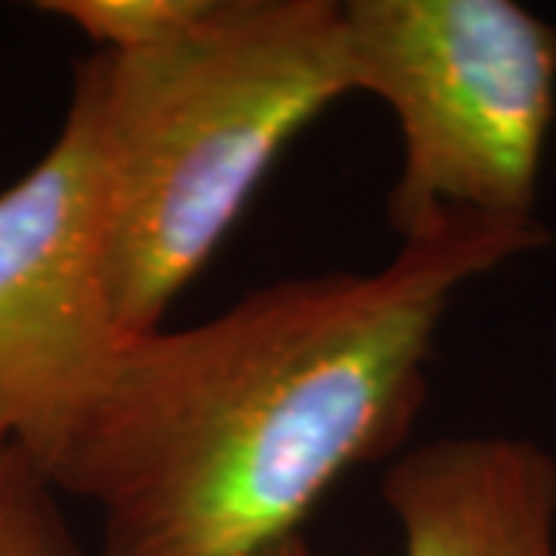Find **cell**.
Returning <instances> with one entry per match:
<instances>
[{
    "mask_svg": "<svg viewBox=\"0 0 556 556\" xmlns=\"http://www.w3.org/2000/svg\"><path fill=\"white\" fill-rule=\"evenodd\" d=\"M353 93L390 105L399 239L445 217L538 219L556 28L517 0H346Z\"/></svg>",
    "mask_w": 556,
    "mask_h": 556,
    "instance_id": "cell-3",
    "label": "cell"
},
{
    "mask_svg": "<svg viewBox=\"0 0 556 556\" xmlns=\"http://www.w3.org/2000/svg\"><path fill=\"white\" fill-rule=\"evenodd\" d=\"M402 556H556V457L507 433L442 437L383 477Z\"/></svg>",
    "mask_w": 556,
    "mask_h": 556,
    "instance_id": "cell-5",
    "label": "cell"
},
{
    "mask_svg": "<svg viewBox=\"0 0 556 556\" xmlns=\"http://www.w3.org/2000/svg\"><path fill=\"white\" fill-rule=\"evenodd\" d=\"M102 239L100 137L72 87L53 146L0 189V452H20L47 479L130 340Z\"/></svg>",
    "mask_w": 556,
    "mask_h": 556,
    "instance_id": "cell-4",
    "label": "cell"
},
{
    "mask_svg": "<svg viewBox=\"0 0 556 556\" xmlns=\"http://www.w3.org/2000/svg\"><path fill=\"white\" fill-rule=\"evenodd\" d=\"M248 556H331V554H321L316 544L303 535V532H294V535L281 538V541H273V544H266V547H260V551H254V554H248Z\"/></svg>",
    "mask_w": 556,
    "mask_h": 556,
    "instance_id": "cell-8",
    "label": "cell"
},
{
    "mask_svg": "<svg viewBox=\"0 0 556 556\" xmlns=\"http://www.w3.org/2000/svg\"><path fill=\"white\" fill-rule=\"evenodd\" d=\"M0 556H84L50 479L20 452H0Z\"/></svg>",
    "mask_w": 556,
    "mask_h": 556,
    "instance_id": "cell-6",
    "label": "cell"
},
{
    "mask_svg": "<svg viewBox=\"0 0 556 556\" xmlns=\"http://www.w3.org/2000/svg\"><path fill=\"white\" fill-rule=\"evenodd\" d=\"M102 155L105 285L121 331H159L281 149L353 93L343 3L207 0L177 38L75 65Z\"/></svg>",
    "mask_w": 556,
    "mask_h": 556,
    "instance_id": "cell-2",
    "label": "cell"
},
{
    "mask_svg": "<svg viewBox=\"0 0 556 556\" xmlns=\"http://www.w3.org/2000/svg\"><path fill=\"white\" fill-rule=\"evenodd\" d=\"M207 0H43L40 13L75 25L105 53H137L177 38Z\"/></svg>",
    "mask_w": 556,
    "mask_h": 556,
    "instance_id": "cell-7",
    "label": "cell"
},
{
    "mask_svg": "<svg viewBox=\"0 0 556 556\" xmlns=\"http://www.w3.org/2000/svg\"><path fill=\"white\" fill-rule=\"evenodd\" d=\"M547 241L541 219L445 217L378 273L285 278L130 338L50 485L100 510V556H248L294 535L350 470L402 455L457 291Z\"/></svg>",
    "mask_w": 556,
    "mask_h": 556,
    "instance_id": "cell-1",
    "label": "cell"
}]
</instances>
